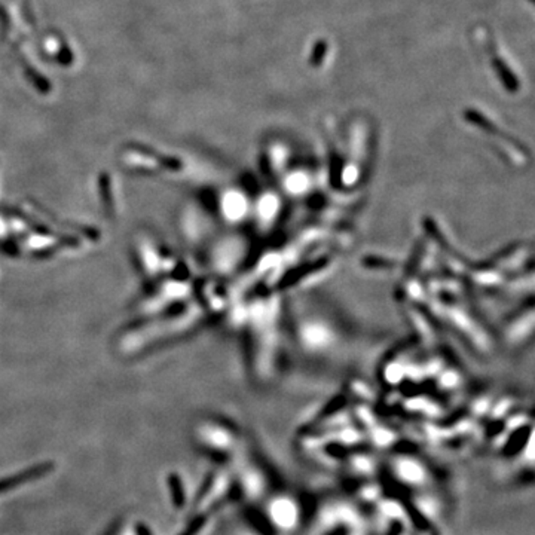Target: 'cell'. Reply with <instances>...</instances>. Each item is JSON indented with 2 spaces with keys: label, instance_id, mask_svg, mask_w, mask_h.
Wrapping results in <instances>:
<instances>
[{
  "label": "cell",
  "instance_id": "obj_2",
  "mask_svg": "<svg viewBox=\"0 0 535 535\" xmlns=\"http://www.w3.org/2000/svg\"><path fill=\"white\" fill-rule=\"evenodd\" d=\"M326 51H327V45H326L324 41H321V42H319V44L315 45L314 53H312V55H311V64H312L314 67L320 66V64L323 63V58H324V55H326Z\"/></svg>",
  "mask_w": 535,
  "mask_h": 535
},
{
  "label": "cell",
  "instance_id": "obj_1",
  "mask_svg": "<svg viewBox=\"0 0 535 535\" xmlns=\"http://www.w3.org/2000/svg\"><path fill=\"white\" fill-rule=\"evenodd\" d=\"M489 54H491V57H492V63H494L495 68H497L498 75H500L501 79H503L504 86L507 88L509 91L516 93L518 89H519V81H518V77L514 76V75L510 72V68L507 67V64H505V63L503 62V58H501V57L497 55V53H495V49H494L492 46H489Z\"/></svg>",
  "mask_w": 535,
  "mask_h": 535
}]
</instances>
